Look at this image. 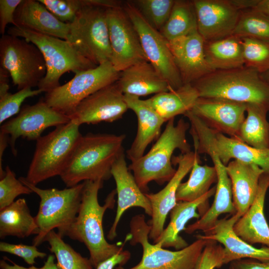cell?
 I'll use <instances>...</instances> for the list:
<instances>
[{
  "mask_svg": "<svg viewBox=\"0 0 269 269\" xmlns=\"http://www.w3.org/2000/svg\"><path fill=\"white\" fill-rule=\"evenodd\" d=\"M7 34L33 43L42 54L46 73L37 87L45 93L60 86L59 80L65 73H75L97 66L67 40L14 26L8 29Z\"/></svg>",
  "mask_w": 269,
  "mask_h": 269,
  "instance_id": "5b68a950",
  "label": "cell"
},
{
  "mask_svg": "<svg viewBox=\"0 0 269 269\" xmlns=\"http://www.w3.org/2000/svg\"><path fill=\"white\" fill-rule=\"evenodd\" d=\"M240 217L235 214L231 217L218 220L204 235L196 237L219 242L224 246L223 265L242 259L250 258L261 261H269V247L257 248L238 237L233 227Z\"/></svg>",
  "mask_w": 269,
  "mask_h": 269,
  "instance_id": "44dd1931",
  "label": "cell"
},
{
  "mask_svg": "<svg viewBox=\"0 0 269 269\" xmlns=\"http://www.w3.org/2000/svg\"><path fill=\"white\" fill-rule=\"evenodd\" d=\"M229 269H269V261L242 259L231 262Z\"/></svg>",
  "mask_w": 269,
  "mask_h": 269,
  "instance_id": "bcb514c9",
  "label": "cell"
},
{
  "mask_svg": "<svg viewBox=\"0 0 269 269\" xmlns=\"http://www.w3.org/2000/svg\"><path fill=\"white\" fill-rule=\"evenodd\" d=\"M111 174L116 184L117 208L114 222L107 235L112 241L117 236V229L124 213L132 207L142 208L148 216L152 215V208L148 199L138 186L128 167L124 151L119 155L112 169Z\"/></svg>",
  "mask_w": 269,
  "mask_h": 269,
  "instance_id": "ffe728a7",
  "label": "cell"
},
{
  "mask_svg": "<svg viewBox=\"0 0 269 269\" xmlns=\"http://www.w3.org/2000/svg\"><path fill=\"white\" fill-rule=\"evenodd\" d=\"M123 7L138 35L148 61L168 83L172 89L183 84L169 46L168 41L144 19L132 1Z\"/></svg>",
  "mask_w": 269,
  "mask_h": 269,
  "instance_id": "7c38bea8",
  "label": "cell"
},
{
  "mask_svg": "<svg viewBox=\"0 0 269 269\" xmlns=\"http://www.w3.org/2000/svg\"><path fill=\"white\" fill-rule=\"evenodd\" d=\"M242 41L244 66L260 73L269 70V41L244 37Z\"/></svg>",
  "mask_w": 269,
  "mask_h": 269,
  "instance_id": "f35d334b",
  "label": "cell"
},
{
  "mask_svg": "<svg viewBox=\"0 0 269 269\" xmlns=\"http://www.w3.org/2000/svg\"><path fill=\"white\" fill-rule=\"evenodd\" d=\"M116 83L124 95L138 97L173 90L148 61L137 63L120 72Z\"/></svg>",
  "mask_w": 269,
  "mask_h": 269,
  "instance_id": "83f0119b",
  "label": "cell"
},
{
  "mask_svg": "<svg viewBox=\"0 0 269 269\" xmlns=\"http://www.w3.org/2000/svg\"><path fill=\"white\" fill-rule=\"evenodd\" d=\"M223 247L210 240L201 255L196 269L220 268L223 266Z\"/></svg>",
  "mask_w": 269,
  "mask_h": 269,
  "instance_id": "7bdbcfd3",
  "label": "cell"
},
{
  "mask_svg": "<svg viewBox=\"0 0 269 269\" xmlns=\"http://www.w3.org/2000/svg\"><path fill=\"white\" fill-rule=\"evenodd\" d=\"M55 257L53 255L48 256L44 266L41 269H59L57 264L54 263Z\"/></svg>",
  "mask_w": 269,
  "mask_h": 269,
  "instance_id": "db71d44e",
  "label": "cell"
},
{
  "mask_svg": "<svg viewBox=\"0 0 269 269\" xmlns=\"http://www.w3.org/2000/svg\"><path fill=\"white\" fill-rule=\"evenodd\" d=\"M128 109L125 95L116 82L83 100L70 117L71 121L79 126L112 123L122 118Z\"/></svg>",
  "mask_w": 269,
  "mask_h": 269,
  "instance_id": "9a60e30c",
  "label": "cell"
},
{
  "mask_svg": "<svg viewBox=\"0 0 269 269\" xmlns=\"http://www.w3.org/2000/svg\"><path fill=\"white\" fill-rule=\"evenodd\" d=\"M268 112L266 108L256 105H247V117L240 130V141L256 148H269Z\"/></svg>",
  "mask_w": 269,
  "mask_h": 269,
  "instance_id": "d6a6232c",
  "label": "cell"
},
{
  "mask_svg": "<svg viewBox=\"0 0 269 269\" xmlns=\"http://www.w3.org/2000/svg\"><path fill=\"white\" fill-rule=\"evenodd\" d=\"M112 58L111 62L120 72L137 63L148 61L137 32L123 6L107 11Z\"/></svg>",
  "mask_w": 269,
  "mask_h": 269,
  "instance_id": "4fadbf2b",
  "label": "cell"
},
{
  "mask_svg": "<svg viewBox=\"0 0 269 269\" xmlns=\"http://www.w3.org/2000/svg\"><path fill=\"white\" fill-rule=\"evenodd\" d=\"M62 236L53 230L49 232L44 242L48 243L49 251L57 259L59 269H93L89 259L82 256L69 245L66 243Z\"/></svg>",
  "mask_w": 269,
  "mask_h": 269,
  "instance_id": "d590c367",
  "label": "cell"
},
{
  "mask_svg": "<svg viewBox=\"0 0 269 269\" xmlns=\"http://www.w3.org/2000/svg\"><path fill=\"white\" fill-rule=\"evenodd\" d=\"M38 228L35 218L30 214L26 200L20 198L0 210V238L16 236L24 238L38 235Z\"/></svg>",
  "mask_w": 269,
  "mask_h": 269,
  "instance_id": "1f68e13d",
  "label": "cell"
},
{
  "mask_svg": "<svg viewBox=\"0 0 269 269\" xmlns=\"http://www.w3.org/2000/svg\"><path fill=\"white\" fill-rule=\"evenodd\" d=\"M85 4L70 23L67 41L84 57L98 66L111 61L112 51L107 20L108 8Z\"/></svg>",
  "mask_w": 269,
  "mask_h": 269,
  "instance_id": "9c48e42d",
  "label": "cell"
},
{
  "mask_svg": "<svg viewBox=\"0 0 269 269\" xmlns=\"http://www.w3.org/2000/svg\"><path fill=\"white\" fill-rule=\"evenodd\" d=\"M213 132L215 150L225 165L226 166L232 159H234L257 165L265 172L269 173V148H256L223 134Z\"/></svg>",
  "mask_w": 269,
  "mask_h": 269,
  "instance_id": "f1b7e54d",
  "label": "cell"
},
{
  "mask_svg": "<svg viewBox=\"0 0 269 269\" xmlns=\"http://www.w3.org/2000/svg\"><path fill=\"white\" fill-rule=\"evenodd\" d=\"M22 0H0V33L5 34L8 24L15 25L14 16L15 10Z\"/></svg>",
  "mask_w": 269,
  "mask_h": 269,
  "instance_id": "f6af8a7d",
  "label": "cell"
},
{
  "mask_svg": "<svg viewBox=\"0 0 269 269\" xmlns=\"http://www.w3.org/2000/svg\"><path fill=\"white\" fill-rule=\"evenodd\" d=\"M269 17V0H259L254 8Z\"/></svg>",
  "mask_w": 269,
  "mask_h": 269,
  "instance_id": "f5cc1de1",
  "label": "cell"
},
{
  "mask_svg": "<svg viewBox=\"0 0 269 269\" xmlns=\"http://www.w3.org/2000/svg\"><path fill=\"white\" fill-rule=\"evenodd\" d=\"M0 251L21 257L29 265L34 264L36 258L46 256V253L39 251L34 245L12 244L4 242H0Z\"/></svg>",
  "mask_w": 269,
  "mask_h": 269,
  "instance_id": "ee69618b",
  "label": "cell"
},
{
  "mask_svg": "<svg viewBox=\"0 0 269 269\" xmlns=\"http://www.w3.org/2000/svg\"><path fill=\"white\" fill-rule=\"evenodd\" d=\"M199 154L197 153L194 163L187 181L181 183L177 193V201H194L207 193L214 183L217 182L214 166L201 165Z\"/></svg>",
  "mask_w": 269,
  "mask_h": 269,
  "instance_id": "836d02e7",
  "label": "cell"
},
{
  "mask_svg": "<svg viewBox=\"0 0 269 269\" xmlns=\"http://www.w3.org/2000/svg\"><path fill=\"white\" fill-rule=\"evenodd\" d=\"M233 35L269 41V17L254 8L241 11Z\"/></svg>",
  "mask_w": 269,
  "mask_h": 269,
  "instance_id": "8d00e7d4",
  "label": "cell"
},
{
  "mask_svg": "<svg viewBox=\"0 0 269 269\" xmlns=\"http://www.w3.org/2000/svg\"><path fill=\"white\" fill-rule=\"evenodd\" d=\"M4 258L9 262H11L12 263V265H9L3 260H0V268L1 269H41V268H38L33 266L29 268H25L22 266H20L9 260L7 257H4Z\"/></svg>",
  "mask_w": 269,
  "mask_h": 269,
  "instance_id": "816d5d0a",
  "label": "cell"
},
{
  "mask_svg": "<svg viewBox=\"0 0 269 269\" xmlns=\"http://www.w3.org/2000/svg\"><path fill=\"white\" fill-rule=\"evenodd\" d=\"M42 92L43 91L39 89L32 90L31 88H25L14 94L8 92L0 96V124L19 113L20 106L26 99Z\"/></svg>",
  "mask_w": 269,
  "mask_h": 269,
  "instance_id": "60d3db41",
  "label": "cell"
},
{
  "mask_svg": "<svg viewBox=\"0 0 269 269\" xmlns=\"http://www.w3.org/2000/svg\"><path fill=\"white\" fill-rule=\"evenodd\" d=\"M216 186L199 199L192 202L178 201L170 212V221L154 243L162 248L182 249L188 245L179 235L187 223L193 218H199L209 209V199L215 195Z\"/></svg>",
  "mask_w": 269,
  "mask_h": 269,
  "instance_id": "cb8c5ba5",
  "label": "cell"
},
{
  "mask_svg": "<svg viewBox=\"0 0 269 269\" xmlns=\"http://www.w3.org/2000/svg\"><path fill=\"white\" fill-rule=\"evenodd\" d=\"M32 192L30 188L16 179L15 173L7 166L5 175L0 180V210L12 203L17 196Z\"/></svg>",
  "mask_w": 269,
  "mask_h": 269,
  "instance_id": "ab89813d",
  "label": "cell"
},
{
  "mask_svg": "<svg viewBox=\"0 0 269 269\" xmlns=\"http://www.w3.org/2000/svg\"><path fill=\"white\" fill-rule=\"evenodd\" d=\"M204 153L209 155L217 172V182L215 197L212 206L201 218L185 228L184 231L188 234L197 230L204 232L210 229L219 220V216L223 213H229L232 216L236 213L233 201L231 182L226 166L222 163L212 144L206 146Z\"/></svg>",
  "mask_w": 269,
  "mask_h": 269,
  "instance_id": "7402d4cb",
  "label": "cell"
},
{
  "mask_svg": "<svg viewBox=\"0 0 269 269\" xmlns=\"http://www.w3.org/2000/svg\"><path fill=\"white\" fill-rule=\"evenodd\" d=\"M167 122L163 132L150 150L132 161L129 166L144 193L148 191L150 182L154 181L161 185L173 176L176 170L172 166L171 160L175 149L180 150L182 154L191 151L186 136L190 124L183 119H180L176 125L174 118Z\"/></svg>",
  "mask_w": 269,
  "mask_h": 269,
  "instance_id": "277c9868",
  "label": "cell"
},
{
  "mask_svg": "<svg viewBox=\"0 0 269 269\" xmlns=\"http://www.w3.org/2000/svg\"><path fill=\"white\" fill-rule=\"evenodd\" d=\"M125 134L89 133L82 135L60 175L67 187L87 180H107L112 167L124 151Z\"/></svg>",
  "mask_w": 269,
  "mask_h": 269,
  "instance_id": "7a4b0ae2",
  "label": "cell"
},
{
  "mask_svg": "<svg viewBox=\"0 0 269 269\" xmlns=\"http://www.w3.org/2000/svg\"><path fill=\"white\" fill-rule=\"evenodd\" d=\"M8 135L0 133V179L2 178L5 175V170L2 168V159L3 152L7 146L8 143Z\"/></svg>",
  "mask_w": 269,
  "mask_h": 269,
  "instance_id": "f907efd6",
  "label": "cell"
},
{
  "mask_svg": "<svg viewBox=\"0 0 269 269\" xmlns=\"http://www.w3.org/2000/svg\"><path fill=\"white\" fill-rule=\"evenodd\" d=\"M246 109L245 104L199 97L190 111L211 129L240 140V130L245 119Z\"/></svg>",
  "mask_w": 269,
  "mask_h": 269,
  "instance_id": "2e32d148",
  "label": "cell"
},
{
  "mask_svg": "<svg viewBox=\"0 0 269 269\" xmlns=\"http://www.w3.org/2000/svg\"><path fill=\"white\" fill-rule=\"evenodd\" d=\"M120 72L110 61L75 73L72 79L46 93L45 102L59 113L70 117L85 98L100 89L116 82Z\"/></svg>",
  "mask_w": 269,
  "mask_h": 269,
  "instance_id": "8fae6325",
  "label": "cell"
},
{
  "mask_svg": "<svg viewBox=\"0 0 269 269\" xmlns=\"http://www.w3.org/2000/svg\"><path fill=\"white\" fill-rule=\"evenodd\" d=\"M125 98L128 108L135 114L137 120L136 136L127 151V157L132 162L142 156L147 146L159 137L165 122L145 100L127 94Z\"/></svg>",
  "mask_w": 269,
  "mask_h": 269,
  "instance_id": "d4e9b609",
  "label": "cell"
},
{
  "mask_svg": "<svg viewBox=\"0 0 269 269\" xmlns=\"http://www.w3.org/2000/svg\"><path fill=\"white\" fill-rule=\"evenodd\" d=\"M198 98L192 84H186L177 89L155 94L145 101L166 122L191 110Z\"/></svg>",
  "mask_w": 269,
  "mask_h": 269,
  "instance_id": "f546056e",
  "label": "cell"
},
{
  "mask_svg": "<svg viewBox=\"0 0 269 269\" xmlns=\"http://www.w3.org/2000/svg\"><path fill=\"white\" fill-rule=\"evenodd\" d=\"M71 121L70 117L50 107L44 98L32 105H25L17 116L3 123L0 132L8 135V143L14 156L17 155L15 147L17 138L37 140L48 128L57 127Z\"/></svg>",
  "mask_w": 269,
  "mask_h": 269,
  "instance_id": "5bb4252c",
  "label": "cell"
},
{
  "mask_svg": "<svg viewBox=\"0 0 269 269\" xmlns=\"http://www.w3.org/2000/svg\"><path fill=\"white\" fill-rule=\"evenodd\" d=\"M130 228L125 239L132 246L140 244L142 255L139 263L129 269H196L201 255L210 241L196 237L197 240L190 245L171 251L149 243L151 226L146 222L144 215L134 216Z\"/></svg>",
  "mask_w": 269,
  "mask_h": 269,
  "instance_id": "ba28073f",
  "label": "cell"
},
{
  "mask_svg": "<svg viewBox=\"0 0 269 269\" xmlns=\"http://www.w3.org/2000/svg\"><path fill=\"white\" fill-rule=\"evenodd\" d=\"M197 29V18L192 0H176L168 20L159 32L170 41Z\"/></svg>",
  "mask_w": 269,
  "mask_h": 269,
  "instance_id": "e575fe53",
  "label": "cell"
},
{
  "mask_svg": "<svg viewBox=\"0 0 269 269\" xmlns=\"http://www.w3.org/2000/svg\"><path fill=\"white\" fill-rule=\"evenodd\" d=\"M14 19V26L67 40L70 24L60 21L38 0H22Z\"/></svg>",
  "mask_w": 269,
  "mask_h": 269,
  "instance_id": "484cf974",
  "label": "cell"
},
{
  "mask_svg": "<svg viewBox=\"0 0 269 269\" xmlns=\"http://www.w3.org/2000/svg\"><path fill=\"white\" fill-rule=\"evenodd\" d=\"M204 42L197 29L168 41L183 85L192 84L214 71L206 59Z\"/></svg>",
  "mask_w": 269,
  "mask_h": 269,
  "instance_id": "d6986e66",
  "label": "cell"
},
{
  "mask_svg": "<svg viewBox=\"0 0 269 269\" xmlns=\"http://www.w3.org/2000/svg\"><path fill=\"white\" fill-rule=\"evenodd\" d=\"M232 4L240 11L254 8L259 0H230Z\"/></svg>",
  "mask_w": 269,
  "mask_h": 269,
  "instance_id": "c3c4849f",
  "label": "cell"
},
{
  "mask_svg": "<svg viewBox=\"0 0 269 269\" xmlns=\"http://www.w3.org/2000/svg\"><path fill=\"white\" fill-rule=\"evenodd\" d=\"M0 65L18 90L37 87L46 73L43 55L37 46L8 34L0 38Z\"/></svg>",
  "mask_w": 269,
  "mask_h": 269,
  "instance_id": "30bf717a",
  "label": "cell"
},
{
  "mask_svg": "<svg viewBox=\"0 0 269 269\" xmlns=\"http://www.w3.org/2000/svg\"><path fill=\"white\" fill-rule=\"evenodd\" d=\"M197 30L205 41L233 35L241 11L230 0H192Z\"/></svg>",
  "mask_w": 269,
  "mask_h": 269,
  "instance_id": "ac0fdd59",
  "label": "cell"
},
{
  "mask_svg": "<svg viewBox=\"0 0 269 269\" xmlns=\"http://www.w3.org/2000/svg\"><path fill=\"white\" fill-rule=\"evenodd\" d=\"M269 188V173L264 172L259 180L255 200L233 227L235 234L247 243L269 247V226L264 213L265 201Z\"/></svg>",
  "mask_w": 269,
  "mask_h": 269,
  "instance_id": "603a6c76",
  "label": "cell"
},
{
  "mask_svg": "<svg viewBox=\"0 0 269 269\" xmlns=\"http://www.w3.org/2000/svg\"><path fill=\"white\" fill-rule=\"evenodd\" d=\"M104 181L87 180L83 182L82 198L77 217L67 231L65 235L83 243L90 254V260L94 268L101 262L122 251L125 239L122 244L108 243L104 236L103 219L108 209H113L115 204L116 190L107 196L105 203L98 201V192Z\"/></svg>",
  "mask_w": 269,
  "mask_h": 269,
  "instance_id": "6da1fadb",
  "label": "cell"
},
{
  "mask_svg": "<svg viewBox=\"0 0 269 269\" xmlns=\"http://www.w3.org/2000/svg\"><path fill=\"white\" fill-rule=\"evenodd\" d=\"M204 52L207 62L214 71L244 66L242 41L235 35L205 41Z\"/></svg>",
  "mask_w": 269,
  "mask_h": 269,
  "instance_id": "4dcf8cb0",
  "label": "cell"
},
{
  "mask_svg": "<svg viewBox=\"0 0 269 269\" xmlns=\"http://www.w3.org/2000/svg\"><path fill=\"white\" fill-rule=\"evenodd\" d=\"M197 152L195 151L173 156L172 162L178 165L176 172L166 185L156 193H145L152 208L151 226L149 239L155 243L164 230L168 213L177 203L176 193L182 180L191 170Z\"/></svg>",
  "mask_w": 269,
  "mask_h": 269,
  "instance_id": "e0dca14e",
  "label": "cell"
},
{
  "mask_svg": "<svg viewBox=\"0 0 269 269\" xmlns=\"http://www.w3.org/2000/svg\"><path fill=\"white\" fill-rule=\"evenodd\" d=\"M192 84L199 97L221 98L256 105L269 112V84L253 68L244 66L214 70Z\"/></svg>",
  "mask_w": 269,
  "mask_h": 269,
  "instance_id": "3957f363",
  "label": "cell"
},
{
  "mask_svg": "<svg viewBox=\"0 0 269 269\" xmlns=\"http://www.w3.org/2000/svg\"><path fill=\"white\" fill-rule=\"evenodd\" d=\"M9 75L7 71L0 67V96L8 92L9 88L8 77Z\"/></svg>",
  "mask_w": 269,
  "mask_h": 269,
  "instance_id": "681fc988",
  "label": "cell"
},
{
  "mask_svg": "<svg viewBox=\"0 0 269 269\" xmlns=\"http://www.w3.org/2000/svg\"><path fill=\"white\" fill-rule=\"evenodd\" d=\"M18 179L40 198L39 209L34 217L39 233L34 238L33 245L37 247L43 243L47 234L54 229L64 236L79 212L83 182L62 190L44 189L30 183L25 177Z\"/></svg>",
  "mask_w": 269,
  "mask_h": 269,
  "instance_id": "52a82bcc",
  "label": "cell"
},
{
  "mask_svg": "<svg viewBox=\"0 0 269 269\" xmlns=\"http://www.w3.org/2000/svg\"><path fill=\"white\" fill-rule=\"evenodd\" d=\"M260 74L263 79L269 84V70Z\"/></svg>",
  "mask_w": 269,
  "mask_h": 269,
  "instance_id": "11a10c76",
  "label": "cell"
},
{
  "mask_svg": "<svg viewBox=\"0 0 269 269\" xmlns=\"http://www.w3.org/2000/svg\"><path fill=\"white\" fill-rule=\"evenodd\" d=\"M226 169L231 182L236 214L241 217L253 203L260 178L265 171L257 165L237 160L230 161Z\"/></svg>",
  "mask_w": 269,
  "mask_h": 269,
  "instance_id": "4316f807",
  "label": "cell"
},
{
  "mask_svg": "<svg viewBox=\"0 0 269 269\" xmlns=\"http://www.w3.org/2000/svg\"><path fill=\"white\" fill-rule=\"evenodd\" d=\"M80 126L70 121L36 140L33 156L25 177L36 185L49 178L62 174L80 139Z\"/></svg>",
  "mask_w": 269,
  "mask_h": 269,
  "instance_id": "8992f818",
  "label": "cell"
},
{
  "mask_svg": "<svg viewBox=\"0 0 269 269\" xmlns=\"http://www.w3.org/2000/svg\"><path fill=\"white\" fill-rule=\"evenodd\" d=\"M132 2L147 22L160 31L169 18L175 0H136Z\"/></svg>",
  "mask_w": 269,
  "mask_h": 269,
  "instance_id": "74e56055",
  "label": "cell"
},
{
  "mask_svg": "<svg viewBox=\"0 0 269 269\" xmlns=\"http://www.w3.org/2000/svg\"><path fill=\"white\" fill-rule=\"evenodd\" d=\"M60 21L71 23L84 5V0H38Z\"/></svg>",
  "mask_w": 269,
  "mask_h": 269,
  "instance_id": "b9f144b4",
  "label": "cell"
},
{
  "mask_svg": "<svg viewBox=\"0 0 269 269\" xmlns=\"http://www.w3.org/2000/svg\"><path fill=\"white\" fill-rule=\"evenodd\" d=\"M130 258V252L129 251L123 250L101 262L96 268V269H114L116 266H122L126 264Z\"/></svg>",
  "mask_w": 269,
  "mask_h": 269,
  "instance_id": "7dc6e473",
  "label": "cell"
}]
</instances>
